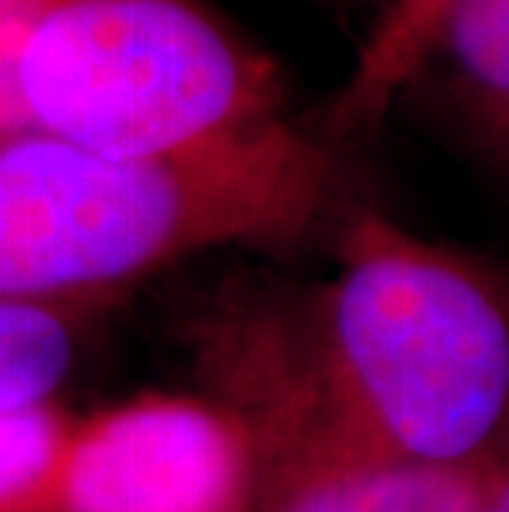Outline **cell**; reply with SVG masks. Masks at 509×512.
Here are the masks:
<instances>
[{"label": "cell", "mask_w": 509, "mask_h": 512, "mask_svg": "<svg viewBox=\"0 0 509 512\" xmlns=\"http://www.w3.org/2000/svg\"><path fill=\"white\" fill-rule=\"evenodd\" d=\"M338 192L334 143L285 116L156 159L0 133V304L103 298L222 245H295Z\"/></svg>", "instance_id": "cell-1"}, {"label": "cell", "mask_w": 509, "mask_h": 512, "mask_svg": "<svg viewBox=\"0 0 509 512\" xmlns=\"http://www.w3.org/2000/svg\"><path fill=\"white\" fill-rule=\"evenodd\" d=\"M305 337L334 410L381 453L509 473V301L476 261L357 215Z\"/></svg>", "instance_id": "cell-2"}, {"label": "cell", "mask_w": 509, "mask_h": 512, "mask_svg": "<svg viewBox=\"0 0 509 512\" xmlns=\"http://www.w3.org/2000/svg\"><path fill=\"white\" fill-rule=\"evenodd\" d=\"M17 103L34 133L156 159L272 123L285 80L205 0H40Z\"/></svg>", "instance_id": "cell-3"}, {"label": "cell", "mask_w": 509, "mask_h": 512, "mask_svg": "<svg viewBox=\"0 0 509 512\" xmlns=\"http://www.w3.org/2000/svg\"><path fill=\"white\" fill-rule=\"evenodd\" d=\"M205 361L245 440L255 512H483L509 479L404 463L367 443L324 394L305 324L232 314Z\"/></svg>", "instance_id": "cell-4"}, {"label": "cell", "mask_w": 509, "mask_h": 512, "mask_svg": "<svg viewBox=\"0 0 509 512\" xmlns=\"http://www.w3.org/2000/svg\"><path fill=\"white\" fill-rule=\"evenodd\" d=\"M245 440L222 410L156 400L110 413L70 443L60 512H242Z\"/></svg>", "instance_id": "cell-5"}, {"label": "cell", "mask_w": 509, "mask_h": 512, "mask_svg": "<svg viewBox=\"0 0 509 512\" xmlns=\"http://www.w3.org/2000/svg\"><path fill=\"white\" fill-rule=\"evenodd\" d=\"M427 63L476 143L509 169V0H430L387 20L331 126L344 133L374 119L394 86Z\"/></svg>", "instance_id": "cell-6"}, {"label": "cell", "mask_w": 509, "mask_h": 512, "mask_svg": "<svg viewBox=\"0 0 509 512\" xmlns=\"http://www.w3.org/2000/svg\"><path fill=\"white\" fill-rule=\"evenodd\" d=\"M90 301L0 304V420L47 410L77 364Z\"/></svg>", "instance_id": "cell-7"}, {"label": "cell", "mask_w": 509, "mask_h": 512, "mask_svg": "<svg viewBox=\"0 0 509 512\" xmlns=\"http://www.w3.org/2000/svg\"><path fill=\"white\" fill-rule=\"evenodd\" d=\"M70 443L47 410L0 420V512L60 509Z\"/></svg>", "instance_id": "cell-8"}, {"label": "cell", "mask_w": 509, "mask_h": 512, "mask_svg": "<svg viewBox=\"0 0 509 512\" xmlns=\"http://www.w3.org/2000/svg\"><path fill=\"white\" fill-rule=\"evenodd\" d=\"M40 0H0V133H30L17 103V60Z\"/></svg>", "instance_id": "cell-9"}, {"label": "cell", "mask_w": 509, "mask_h": 512, "mask_svg": "<svg viewBox=\"0 0 509 512\" xmlns=\"http://www.w3.org/2000/svg\"><path fill=\"white\" fill-rule=\"evenodd\" d=\"M483 512H509V479L503 483V489L490 499V506H486Z\"/></svg>", "instance_id": "cell-10"}, {"label": "cell", "mask_w": 509, "mask_h": 512, "mask_svg": "<svg viewBox=\"0 0 509 512\" xmlns=\"http://www.w3.org/2000/svg\"><path fill=\"white\" fill-rule=\"evenodd\" d=\"M400 4H404V7H400L397 14H391V20H400V17H410V14H417V10L424 7V4H430V0H400Z\"/></svg>", "instance_id": "cell-11"}]
</instances>
